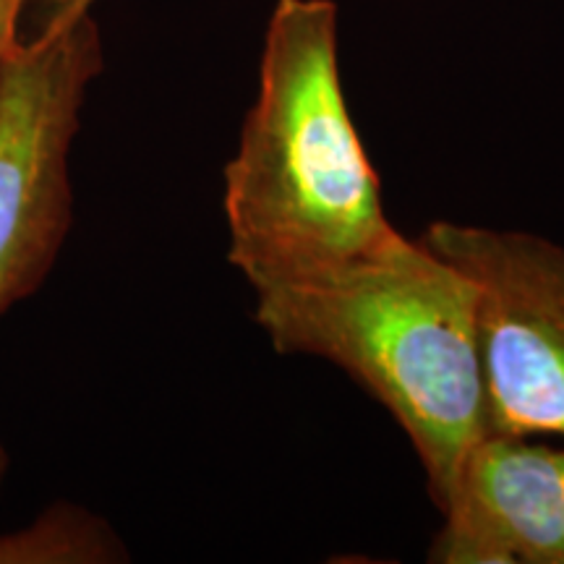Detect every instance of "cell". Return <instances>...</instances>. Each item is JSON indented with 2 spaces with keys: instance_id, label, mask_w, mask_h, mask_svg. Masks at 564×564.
Segmentation results:
<instances>
[{
  "instance_id": "obj_5",
  "label": "cell",
  "mask_w": 564,
  "mask_h": 564,
  "mask_svg": "<svg viewBox=\"0 0 564 564\" xmlns=\"http://www.w3.org/2000/svg\"><path fill=\"white\" fill-rule=\"evenodd\" d=\"M440 510L432 562L564 564V449L484 434Z\"/></svg>"
},
{
  "instance_id": "obj_1",
  "label": "cell",
  "mask_w": 564,
  "mask_h": 564,
  "mask_svg": "<svg viewBox=\"0 0 564 564\" xmlns=\"http://www.w3.org/2000/svg\"><path fill=\"white\" fill-rule=\"evenodd\" d=\"M228 259L257 293L356 262L392 236L352 126L333 0H278L259 95L225 167Z\"/></svg>"
},
{
  "instance_id": "obj_2",
  "label": "cell",
  "mask_w": 564,
  "mask_h": 564,
  "mask_svg": "<svg viewBox=\"0 0 564 564\" xmlns=\"http://www.w3.org/2000/svg\"><path fill=\"white\" fill-rule=\"evenodd\" d=\"M259 327L280 352L327 358L411 436L436 507L486 434L476 288L426 241L398 230L356 262L257 293Z\"/></svg>"
},
{
  "instance_id": "obj_6",
  "label": "cell",
  "mask_w": 564,
  "mask_h": 564,
  "mask_svg": "<svg viewBox=\"0 0 564 564\" xmlns=\"http://www.w3.org/2000/svg\"><path fill=\"white\" fill-rule=\"evenodd\" d=\"M126 549L102 518L74 505H53L30 525L0 533V564H102Z\"/></svg>"
},
{
  "instance_id": "obj_3",
  "label": "cell",
  "mask_w": 564,
  "mask_h": 564,
  "mask_svg": "<svg viewBox=\"0 0 564 564\" xmlns=\"http://www.w3.org/2000/svg\"><path fill=\"white\" fill-rule=\"evenodd\" d=\"M89 3L47 0L0 70V319L45 285L70 230V147L102 70Z\"/></svg>"
},
{
  "instance_id": "obj_4",
  "label": "cell",
  "mask_w": 564,
  "mask_h": 564,
  "mask_svg": "<svg viewBox=\"0 0 564 564\" xmlns=\"http://www.w3.org/2000/svg\"><path fill=\"white\" fill-rule=\"evenodd\" d=\"M423 241L476 288L486 434L564 440L562 246L447 220Z\"/></svg>"
},
{
  "instance_id": "obj_8",
  "label": "cell",
  "mask_w": 564,
  "mask_h": 564,
  "mask_svg": "<svg viewBox=\"0 0 564 564\" xmlns=\"http://www.w3.org/2000/svg\"><path fill=\"white\" fill-rule=\"evenodd\" d=\"M6 476H9V453H6L3 442H0V491H3Z\"/></svg>"
},
{
  "instance_id": "obj_7",
  "label": "cell",
  "mask_w": 564,
  "mask_h": 564,
  "mask_svg": "<svg viewBox=\"0 0 564 564\" xmlns=\"http://www.w3.org/2000/svg\"><path fill=\"white\" fill-rule=\"evenodd\" d=\"M32 0H0V70L21 42V17Z\"/></svg>"
}]
</instances>
